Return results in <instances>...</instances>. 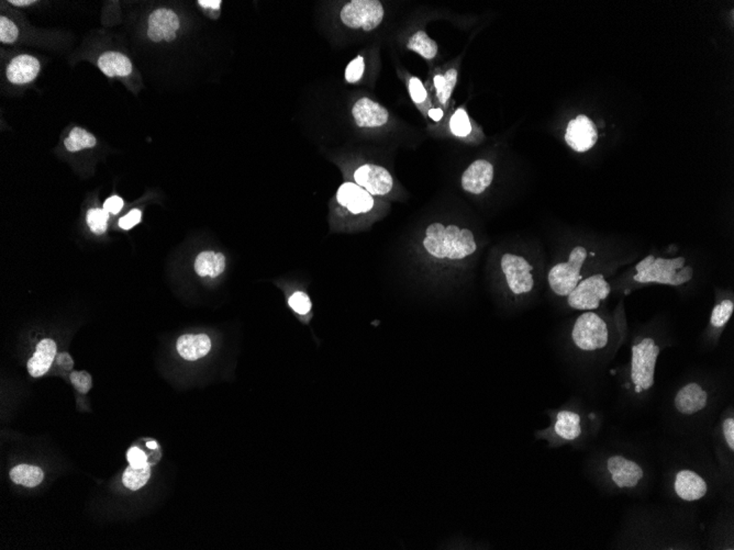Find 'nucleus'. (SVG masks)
Returning <instances> with one entry per match:
<instances>
[{"label":"nucleus","instance_id":"nucleus-1","mask_svg":"<svg viewBox=\"0 0 734 550\" xmlns=\"http://www.w3.org/2000/svg\"><path fill=\"white\" fill-rule=\"evenodd\" d=\"M425 234L423 247L436 258L463 260L476 251L474 236L467 229L460 230L456 225L445 227L441 223H433Z\"/></svg>","mask_w":734,"mask_h":550},{"label":"nucleus","instance_id":"nucleus-2","mask_svg":"<svg viewBox=\"0 0 734 550\" xmlns=\"http://www.w3.org/2000/svg\"><path fill=\"white\" fill-rule=\"evenodd\" d=\"M660 347L653 339H643L632 347L631 380L636 386V393L649 390L654 385L655 366Z\"/></svg>","mask_w":734,"mask_h":550},{"label":"nucleus","instance_id":"nucleus-3","mask_svg":"<svg viewBox=\"0 0 734 550\" xmlns=\"http://www.w3.org/2000/svg\"><path fill=\"white\" fill-rule=\"evenodd\" d=\"M572 339L574 344L581 351L603 350L608 344V326L597 313H583L574 324Z\"/></svg>","mask_w":734,"mask_h":550},{"label":"nucleus","instance_id":"nucleus-4","mask_svg":"<svg viewBox=\"0 0 734 550\" xmlns=\"http://www.w3.org/2000/svg\"><path fill=\"white\" fill-rule=\"evenodd\" d=\"M586 258V249L577 247L570 253L568 262L552 267L548 273V284L557 296H568L581 282V269Z\"/></svg>","mask_w":734,"mask_h":550},{"label":"nucleus","instance_id":"nucleus-5","mask_svg":"<svg viewBox=\"0 0 734 550\" xmlns=\"http://www.w3.org/2000/svg\"><path fill=\"white\" fill-rule=\"evenodd\" d=\"M383 14V5L378 0H353L343 7L340 16L346 27L372 31L381 25Z\"/></svg>","mask_w":734,"mask_h":550},{"label":"nucleus","instance_id":"nucleus-6","mask_svg":"<svg viewBox=\"0 0 734 550\" xmlns=\"http://www.w3.org/2000/svg\"><path fill=\"white\" fill-rule=\"evenodd\" d=\"M611 288L603 275H594L579 282L567 296L568 304L579 311H592L599 308L600 302L608 298Z\"/></svg>","mask_w":734,"mask_h":550},{"label":"nucleus","instance_id":"nucleus-7","mask_svg":"<svg viewBox=\"0 0 734 550\" xmlns=\"http://www.w3.org/2000/svg\"><path fill=\"white\" fill-rule=\"evenodd\" d=\"M502 269L510 290L515 295L530 293L535 285L531 271L533 269L524 257L513 254H504L502 258Z\"/></svg>","mask_w":734,"mask_h":550},{"label":"nucleus","instance_id":"nucleus-8","mask_svg":"<svg viewBox=\"0 0 734 550\" xmlns=\"http://www.w3.org/2000/svg\"><path fill=\"white\" fill-rule=\"evenodd\" d=\"M685 266V258L677 257L674 260H665V258H655L654 263L649 265L647 268L640 271L633 279L640 284H649L656 282L660 285L676 286L675 277L676 271Z\"/></svg>","mask_w":734,"mask_h":550},{"label":"nucleus","instance_id":"nucleus-9","mask_svg":"<svg viewBox=\"0 0 734 550\" xmlns=\"http://www.w3.org/2000/svg\"><path fill=\"white\" fill-rule=\"evenodd\" d=\"M598 140L597 129L587 115H578L567 126L565 141L574 151H588Z\"/></svg>","mask_w":734,"mask_h":550},{"label":"nucleus","instance_id":"nucleus-10","mask_svg":"<svg viewBox=\"0 0 734 550\" xmlns=\"http://www.w3.org/2000/svg\"><path fill=\"white\" fill-rule=\"evenodd\" d=\"M354 179L372 196H383L392 190L394 181L386 168L377 165H363L354 173Z\"/></svg>","mask_w":734,"mask_h":550},{"label":"nucleus","instance_id":"nucleus-11","mask_svg":"<svg viewBox=\"0 0 734 550\" xmlns=\"http://www.w3.org/2000/svg\"><path fill=\"white\" fill-rule=\"evenodd\" d=\"M607 469L611 480L619 488H634L643 478L641 466L622 456H612L607 460Z\"/></svg>","mask_w":734,"mask_h":550},{"label":"nucleus","instance_id":"nucleus-12","mask_svg":"<svg viewBox=\"0 0 734 550\" xmlns=\"http://www.w3.org/2000/svg\"><path fill=\"white\" fill-rule=\"evenodd\" d=\"M179 27V16L174 11L157 9L148 18V36L153 42L174 41Z\"/></svg>","mask_w":734,"mask_h":550},{"label":"nucleus","instance_id":"nucleus-13","mask_svg":"<svg viewBox=\"0 0 734 550\" xmlns=\"http://www.w3.org/2000/svg\"><path fill=\"white\" fill-rule=\"evenodd\" d=\"M337 203L354 214L368 212L374 205L372 194L357 183H343L337 190Z\"/></svg>","mask_w":734,"mask_h":550},{"label":"nucleus","instance_id":"nucleus-14","mask_svg":"<svg viewBox=\"0 0 734 550\" xmlns=\"http://www.w3.org/2000/svg\"><path fill=\"white\" fill-rule=\"evenodd\" d=\"M674 489L677 496L682 500L693 502L706 496L708 485L704 478L695 471L684 469L678 471L675 476Z\"/></svg>","mask_w":734,"mask_h":550},{"label":"nucleus","instance_id":"nucleus-15","mask_svg":"<svg viewBox=\"0 0 734 550\" xmlns=\"http://www.w3.org/2000/svg\"><path fill=\"white\" fill-rule=\"evenodd\" d=\"M493 179V165L485 159H478L464 172L462 186L465 192L480 194L491 186Z\"/></svg>","mask_w":734,"mask_h":550},{"label":"nucleus","instance_id":"nucleus-16","mask_svg":"<svg viewBox=\"0 0 734 550\" xmlns=\"http://www.w3.org/2000/svg\"><path fill=\"white\" fill-rule=\"evenodd\" d=\"M708 403V394L698 383L691 382L677 392L675 409L684 415H693L704 410Z\"/></svg>","mask_w":734,"mask_h":550},{"label":"nucleus","instance_id":"nucleus-17","mask_svg":"<svg viewBox=\"0 0 734 550\" xmlns=\"http://www.w3.org/2000/svg\"><path fill=\"white\" fill-rule=\"evenodd\" d=\"M352 113L359 128H376L386 124L388 121V111L368 98L359 99L354 104Z\"/></svg>","mask_w":734,"mask_h":550},{"label":"nucleus","instance_id":"nucleus-18","mask_svg":"<svg viewBox=\"0 0 734 550\" xmlns=\"http://www.w3.org/2000/svg\"><path fill=\"white\" fill-rule=\"evenodd\" d=\"M40 63L31 55H19L11 60L7 67V78L16 85L32 82L38 76Z\"/></svg>","mask_w":734,"mask_h":550},{"label":"nucleus","instance_id":"nucleus-19","mask_svg":"<svg viewBox=\"0 0 734 550\" xmlns=\"http://www.w3.org/2000/svg\"><path fill=\"white\" fill-rule=\"evenodd\" d=\"M55 358L56 344L51 339H44L38 343L36 353L27 362L29 374L34 378L42 377L47 374Z\"/></svg>","mask_w":734,"mask_h":550},{"label":"nucleus","instance_id":"nucleus-20","mask_svg":"<svg viewBox=\"0 0 734 550\" xmlns=\"http://www.w3.org/2000/svg\"><path fill=\"white\" fill-rule=\"evenodd\" d=\"M176 348L184 359L194 362L205 356L211 350V341L205 334L183 335L176 343Z\"/></svg>","mask_w":734,"mask_h":550},{"label":"nucleus","instance_id":"nucleus-21","mask_svg":"<svg viewBox=\"0 0 734 550\" xmlns=\"http://www.w3.org/2000/svg\"><path fill=\"white\" fill-rule=\"evenodd\" d=\"M100 71L108 77L126 76L131 74L132 64L126 55L119 52H106L99 58Z\"/></svg>","mask_w":734,"mask_h":550},{"label":"nucleus","instance_id":"nucleus-22","mask_svg":"<svg viewBox=\"0 0 734 550\" xmlns=\"http://www.w3.org/2000/svg\"><path fill=\"white\" fill-rule=\"evenodd\" d=\"M225 268V257L221 253L205 251L200 253L194 262V271L200 277H214L221 275Z\"/></svg>","mask_w":734,"mask_h":550},{"label":"nucleus","instance_id":"nucleus-23","mask_svg":"<svg viewBox=\"0 0 734 550\" xmlns=\"http://www.w3.org/2000/svg\"><path fill=\"white\" fill-rule=\"evenodd\" d=\"M554 430L565 441H575L581 434V416L572 411H561L556 416Z\"/></svg>","mask_w":734,"mask_h":550},{"label":"nucleus","instance_id":"nucleus-24","mask_svg":"<svg viewBox=\"0 0 734 550\" xmlns=\"http://www.w3.org/2000/svg\"><path fill=\"white\" fill-rule=\"evenodd\" d=\"M43 478V471L36 466H16L10 471V479L16 485H25L27 488L36 487L41 483Z\"/></svg>","mask_w":734,"mask_h":550},{"label":"nucleus","instance_id":"nucleus-25","mask_svg":"<svg viewBox=\"0 0 734 550\" xmlns=\"http://www.w3.org/2000/svg\"><path fill=\"white\" fill-rule=\"evenodd\" d=\"M407 47L421 55L425 60H432L438 54V44L429 38L425 31H418L409 38Z\"/></svg>","mask_w":734,"mask_h":550},{"label":"nucleus","instance_id":"nucleus-26","mask_svg":"<svg viewBox=\"0 0 734 550\" xmlns=\"http://www.w3.org/2000/svg\"><path fill=\"white\" fill-rule=\"evenodd\" d=\"M64 146L69 152L82 151L85 148H91L96 146V139L89 132L76 126L71 130L69 137H66Z\"/></svg>","mask_w":734,"mask_h":550},{"label":"nucleus","instance_id":"nucleus-27","mask_svg":"<svg viewBox=\"0 0 734 550\" xmlns=\"http://www.w3.org/2000/svg\"><path fill=\"white\" fill-rule=\"evenodd\" d=\"M150 477H151L150 466L146 465L142 468H135L129 466L122 476V482H124V487L130 490L137 491L148 483Z\"/></svg>","mask_w":734,"mask_h":550},{"label":"nucleus","instance_id":"nucleus-28","mask_svg":"<svg viewBox=\"0 0 734 550\" xmlns=\"http://www.w3.org/2000/svg\"><path fill=\"white\" fill-rule=\"evenodd\" d=\"M733 310L734 303L732 300H724L721 303L717 304L713 308V313H711L710 323L715 329L724 328L731 319L732 314H733Z\"/></svg>","mask_w":734,"mask_h":550},{"label":"nucleus","instance_id":"nucleus-29","mask_svg":"<svg viewBox=\"0 0 734 550\" xmlns=\"http://www.w3.org/2000/svg\"><path fill=\"white\" fill-rule=\"evenodd\" d=\"M108 219H109V214L104 209L93 208L87 212L88 227H91V232L97 236L106 232Z\"/></svg>","mask_w":734,"mask_h":550},{"label":"nucleus","instance_id":"nucleus-30","mask_svg":"<svg viewBox=\"0 0 734 550\" xmlns=\"http://www.w3.org/2000/svg\"><path fill=\"white\" fill-rule=\"evenodd\" d=\"M449 128H451V131L458 137H466V135H469L471 126V124H469V115L466 113L465 110L458 109L453 115L451 122H449Z\"/></svg>","mask_w":734,"mask_h":550},{"label":"nucleus","instance_id":"nucleus-31","mask_svg":"<svg viewBox=\"0 0 734 550\" xmlns=\"http://www.w3.org/2000/svg\"><path fill=\"white\" fill-rule=\"evenodd\" d=\"M19 34V30L14 22L5 16L0 18V41L3 43H14Z\"/></svg>","mask_w":734,"mask_h":550},{"label":"nucleus","instance_id":"nucleus-32","mask_svg":"<svg viewBox=\"0 0 734 550\" xmlns=\"http://www.w3.org/2000/svg\"><path fill=\"white\" fill-rule=\"evenodd\" d=\"M444 86L442 88L441 91H438V97L440 99L441 104H445L449 100V97L452 95L453 89H454L455 85H456V80H458V71L454 69H449V71L444 75Z\"/></svg>","mask_w":734,"mask_h":550},{"label":"nucleus","instance_id":"nucleus-33","mask_svg":"<svg viewBox=\"0 0 734 550\" xmlns=\"http://www.w3.org/2000/svg\"><path fill=\"white\" fill-rule=\"evenodd\" d=\"M364 69V58L362 56H357V58H354L351 63L348 64L346 69V82H351V84L359 82L362 78Z\"/></svg>","mask_w":734,"mask_h":550},{"label":"nucleus","instance_id":"nucleus-34","mask_svg":"<svg viewBox=\"0 0 734 550\" xmlns=\"http://www.w3.org/2000/svg\"><path fill=\"white\" fill-rule=\"evenodd\" d=\"M289 306L295 312L307 314L311 309V301L306 293H296L289 298Z\"/></svg>","mask_w":734,"mask_h":550},{"label":"nucleus","instance_id":"nucleus-35","mask_svg":"<svg viewBox=\"0 0 734 550\" xmlns=\"http://www.w3.org/2000/svg\"><path fill=\"white\" fill-rule=\"evenodd\" d=\"M71 382L74 385L75 388L82 393H87L93 386V380H91V376L86 371H75L71 372Z\"/></svg>","mask_w":734,"mask_h":550},{"label":"nucleus","instance_id":"nucleus-36","mask_svg":"<svg viewBox=\"0 0 734 550\" xmlns=\"http://www.w3.org/2000/svg\"><path fill=\"white\" fill-rule=\"evenodd\" d=\"M409 91H410V96L416 104H421L425 102L427 98V91H425V87L422 85L421 80L416 77H412L409 82Z\"/></svg>","mask_w":734,"mask_h":550},{"label":"nucleus","instance_id":"nucleus-37","mask_svg":"<svg viewBox=\"0 0 734 550\" xmlns=\"http://www.w3.org/2000/svg\"><path fill=\"white\" fill-rule=\"evenodd\" d=\"M126 458H128L130 466L135 467V468H142V467H146V465H148L146 452H142L137 447H131L128 454H126Z\"/></svg>","mask_w":734,"mask_h":550},{"label":"nucleus","instance_id":"nucleus-38","mask_svg":"<svg viewBox=\"0 0 734 550\" xmlns=\"http://www.w3.org/2000/svg\"><path fill=\"white\" fill-rule=\"evenodd\" d=\"M141 216H142L141 211L137 210V209H133L124 218H121L120 221H119V227L121 229H124V230H130L141 221Z\"/></svg>","mask_w":734,"mask_h":550},{"label":"nucleus","instance_id":"nucleus-39","mask_svg":"<svg viewBox=\"0 0 734 550\" xmlns=\"http://www.w3.org/2000/svg\"><path fill=\"white\" fill-rule=\"evenodd\" d=\"M722 432H724V437L726 439V445L729 447L730 450L733 452L734 450V419L733 417H726L724 420V424H722Z\"/></svg>","mask_w":734,"mask_h":550},{"label":"nucleus","instance_id":"nucleus-40","mask_svg":"<svg viewBox=\"0 0 734 550\" xmlns=\"http://www.w3.org/2000/svg\"><path fill=\"white\" fill-rule=\"evenodd\" d=\"M122 207H124V200L118 196L108 198L104 203V209L107 211L108 214H119Z\"/></svg>","mask_w":734,"mask_h":550},{"label":"nucleus","instance_id":"nucleus-41","mask_svg":"<svg viewBox=\"0 0 734 550\" xmlns=\"http://www.w3.org/2000/svg\"><path fill=\"white\" fill-rule=\"evenodd\" d=\"M693 269L691 266H684L682 268L678 269L676 271V277H675V284L676 286L684 285L686 282H691L693 278Z\"/></svg>","mask_w":734,"mask_h":550},{"label":"nucleus","instance_id":"nucleus-42","mask_svg":"<svg viewBox=\"0 0 734 550\" xmlns=\"http://www.w3.org/2000/svg\"><path fill=\"white\" fill-rule=\"evenodd\" d=\"M55 360H56V364H58V366L62 367V368L65 370H71V368H73V366H74L73 359H71V357L69 356L67 353L58 354V355H56Z\"/></svg>","mask_w":734,"mask_h":550},{"label":"nucleus","instance_id":"nucleus-43","mask_svg":"<svg viewBox=\"0 0 734 550\" xmlns=\"http://www.w3.org/2000/svg\"><path fill=\"white\" fill-rule=\"evenodd\" d=\"M198 5L201 8L205 9V11H212L216 12V14H219L220 5H221V1L220 0H199Z\"/></svg>","mask_w":734,"mask_h":550},{"label":"nucleus","instance_id":"nucleus-44","mask_svg":"<svg viewBox=\"0 0 734 550\" xmlns=\"http://www.w3.org/2000/svg\"><path fill=\"white\" fill-rule=\"evenodd\" d=\"M654 256H653V255H649V256H647V257L644 258L643 260H641V262H640V263H638V265L636 266V271H638V273H640V271H644V269L647 268L649 265H652V264L654 263Z\"/></svg>","mask_w":734,"mask_h":550},{"label":"nucleus","instance_id":"nucleus-45","mask_svg":"<svg viewBox=\"0 0 734 550\" xmlns=\"http://www.w3.org/2000/svg\"><path fill=\"white\" fill-rule=\"evenodd\" d=\"M429 115H430V118L432 119V120L440 121L441 120L442 117H443V111H442L441 109H438H438H431L430 111H429Z\"/></svg>","mask_w":734,"mask_h":550},{"label":"nucleus","instance_id":"nucleus-46","mask_svg":"<svg viewBox=\"0 0 734 550\" xmlns=\"http://www.w3.org/2000/svg\"><path fill=\"white\" fill-rule=\"evenodd\" d=\"M444 82H445V80H444V76H442V75H436V76L434 77V86H436L438 93V91H442V88H443L444 86Z\"/></svg>","mask_w":734,"mask_h":550},{"label":"nucleus","instance_id":"nucleus-47","mask_svg":"<svg viewBox=\"0 0 734 550\" xmlns=\"http://www.w3.org/2000/svg\"><path fill=\"white\" fill-rule=\"evenodd\" d=\"M36 1L33 0H10L9 3H12L14 5H19V7H23V5H29L31 3H34Z\"/></svg>","mask_w":734,"mask_h":550},{"label":"nucleus","instance_id":"nucleus-48","mask_svg":"<svg viewBox=\"0 0 734 550\" xmlns=\"http://www.w3.org/2000/svg\"><path fill=\"white\" fill-rule=\"evenodd\" d=\"M146 446H148L150 449H157V447H159V445H157V442L151 441L148 442V443H146Z\"/></svg>","mask_w":734,"mask_h":550}]
</instances>
